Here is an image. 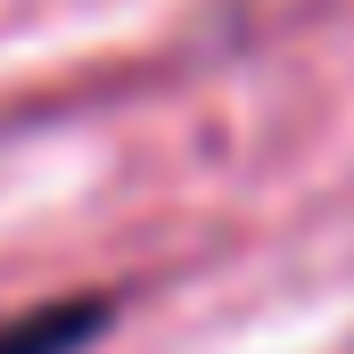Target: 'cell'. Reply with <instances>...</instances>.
Here are the masks:
<instances>
[{
    "label": "cell",
    "mask_w": 354,
    "mask_h": 354,
    "mask_svg": "<svg viewBox=\"0 0 354 354\" xmlns=\"http://www.w3.org/2000/svg\"><path fill=\"white\" fill-rule=\"evenodd\" d=\"M75 338H91V305H41L25 322H0V354H66Z\"/></svg>",
    "instance_id": "1"
}]
</instances>
